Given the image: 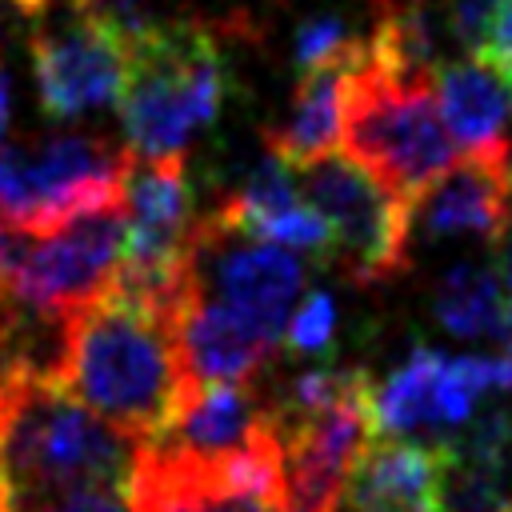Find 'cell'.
<instances>
[{"mask_svg":"<svg viewBox=\"0 0 512 512\" xmlns=\"http://www.w3.org/2000/svg\"><path fill=\"white\" fill-rule=\"evenodd\" d=\"M360 60H368V40L356 36L344 24V16L312 12L296 24V36H292L296 72H312V68H328V64H360Z\"/></svg>","mask_w":512,"mask_h":512,"instance_id":"cell-19","label":"cell"},{"mask_svg":"<svg viewBox=\"0 0 512 512\" xmlns=\"http://www.w3.org/2000/svg\"><path fill=\"white\" fill-rule=\"evenodd\" d=\"M268 436H276V408L264 404V396L252 384L192 380L172 420L160 428V436L144 444H164V448H180L196 456H220V452H244Z\"/></svg>","mask_w":512,"mask_h":512,"instance_id":"cell-13","label":"cell"},{"mask_svg":"<svg viewBox=\"0 0 512 512\" xmlns=\"http://www.w3.org/2000/svg\"><path fill=\"white\" fill-rule=\"evenodd\" d=\"M124 232V200L88 208L40 236L0 228V284L28 312L64 320L112 288L124 260Z\"/></svg>","mask_w":512,"mask_h":512,"instance_id":"cell-6","label":"cell"},{"mask_svg":"<svg viewBox=\"0 0 512 512\" xmlns=\"http://www.w3.org/2000/svg\"><path fill=\"white\" fill-rule=\"evenodd\" d=\"M476 60H484L488 68H496L504 76V84L512 88V0H504V8L496 12V20L488 28V40L480 44Z\"/></svg>","mask_w":512,"mask_h":512,"instance_id":"cell-23","label":"cell"},{"mask_svg":"<svg viewBox=\"0 0 512 512\" xmlns=\"http://www.w3.org/2000/svg\"><path fill=\"white\" fill-rule=\"evenodd\" d=\"M40 512H132V504L120 500V488H80L44 504Z\"/></svg>","mask_w":512,"mask_h":512,"instance_id":"cell-24","label":"cell"},{"mask_svg":"<svg viewBox=\"0 0 512 512\" xmlns=\"http://www.w3.org/2000/svg\"><path fill=\"white\" fill-rule=\"evenodd\" d=\"M196 284L280 344L304 288V264L280 244L224 232L204 216L196 224Z\"/></svg>","mask_w":512,"mask_h":512,"instance_id":"cell-9","label":"cell"},{"mask_svg":"<svg viewBox=\"0 0 512 512\" xmlns=\"http://www.w3.org/2000/svg\"><path fill=\"white\" fill-rule=\"evenodd\" d=\"M228 60L212 28L184 16L128 48L120 124L140 160L184 156L192 136L212 128L228 100Z\"/></svg>","mask_w":512,"mask_h":512,"instance_id":"cell-3","label":"cell"},{"mask_svg":"<svg viewBox=\"0 0 512 512\" xmlns=\"http://www.w3.org/2000/svg\"><path fill=\"white\" fill-rule=\"evenodd\" d=\"M300 192L332 228V260L356 284H384L408 268L412 212L352 156H320L300 168Z\"/></svg>","mask_w":512,"mask_h":512,"instance_id":"cell-8","label":"cell"},{"mask_svg":"<svg viewBox=\"0 0 512 512\" xmlns=\"http://www.w3.org/2000/svg\"><path fill=\"white\" fill-rule=\"evenodd\" d=\"M124 492L132 512H284L280 436L220 456L140 444Z\"/></svg>","mask_w":512,"mask_h":512,"instance_id":"cell-7","label":"cell"},{"mask_svg":"<svg viewBox=\"0 0 512 512\" xmlns=\"http://www.w3.org/2000/svg\"><path fill=\"white\" fill-rule=\"evenodd\" d=\"M344 148L412 204L452 160V136L432 96V76H392L364 60L348 80Z\"/></svg>","mask_w":512,"mask_h":512,"instance_id":"cell-4","label":"cell"},{"mask_svg":"<svg viewBox=\"0 0 512 512\" xmlns=\"http://www.w3.org/2000/svg\"><path fill=\"white\" fill-rule=\"evenodd\" d=\"M32 72L40 108L52 120H76L116 104L128 80V44L88 16L32 36Z\"/></svg>","mask_w":512,"mask_h":512,"instance_id":"cell-10","label":"cell"},{"mask_svg":"<svg viewBox=\"0 0 512 512\" xmlns=\"http://www.w3.org/2000/svg\"><path fill=\"white\" fill-rule=\"evenodd\" d=\"M76 16L96 20L100 28L116 32L128 48L140 44L144 36L184 20L180 16V0H68Z\"/></svg>","mask_w":512,"mask_h":512,"instance_id":"cell-20","label":"cell"},{"mask_svg":"<svg viewBox=\"0 0 512 512\" xmlns=\"http://www.w3.org/2000/svg\"><path fill=\"white\" fill-rule=\"evenodd\" d=\"M332 336H336V300L316 288L292 308L284 340L292 352H328Z\"/></svg>","mask_w":512,"mask_h":512,"instance_id":"cell-21","label":"cell"},{"mask_svg":"<svg viewBox=\"0 0 512 512\" xmlns=\"http://www.w3.org/2000/svg\"><path fill=\"white\" fill-rule=\"evenodd\" d=\"M136 448L56 380H28L0 416V488L12 512H40L80 488H128Z\"/></svg>","mask_w":512,"mask_h":512,"instance_id":"cell-2","label":"cell"},{"mask_svg":"<svg viewBox=\"0 0 512 512\" xmlns=\"http://www.w3.org/2000/svg\"><path fill=\"white\" fill-rule=\"evenodd\" d=\"M52 380L140 444L160 436L192 388L176 320L120 296L116 288L64 316Z\"/></svg>","mask_w":512,"mask_h":512,"instance_id":"cell-1","label":"cell"},{"mask_svg":"<svg viewBox=\"0 0 512 512\" xmlns=\"http://www.w3.org/2000/svg\"><path fill=\"white\" fill-rule=\"evenodd\" d=\"M436 348H412L404 364L388 372L380 388H372V424L376 432L412 436L436 424Z\"/></svg>","mask_w":512,"mask_h":512,"instance_id":"cell-18","label":"cell"},{"mask_svg":"<svg viewBox=\"0 0 512 512\" xmlns=\"http://www.w3.org/2000/svg\"><path fill=\"white\" fill-rule=\"evenodd\" d=\"M496 272H500V284H504V296H508V308H512V236L500 240V264H496Z\"/></svg>","mask_w":512,"mask_h":512,"instance_id":"cell-25","label":"cell"},{"mask_svg":"<svg viewBox=\"0 0 512 512\" xmlns=\"http://www.w3.org/2000/svg\"><path fill=\"white\" fill-rule=\"evenodd\" d=\"M0 512H12V508H8V496H4V488H0Z\"/></svg>","mask_w":512,"mask_h":512,"instance_id":"cell-29","label":"cell"},{"mask_svg":"<svg viewBox=\"0 0 512 512\" xmlns=\"http://www.w3.org/2000/svg\"><path fill=\"white\" fill-rule=\"evenodd\" d=\"M8 116H12V92H8V80L0 76V144H4V132H8Z\"/></svg>","mask_w":512,"mask_h":512,"instance_id":"cell-26","label":"cell"},{"mask_svg":"<svg viewBox=\"0 0 512 512\" xmlns=\"http://www.w3.org/2000/svg\"><path fill=\"white\" fill-rule=\"evenodd\" d=\"M8 4H12V8H20L28 20H40V16L52 8V0H8Z\"/></svg>","mask_w":512,"mask_h":512,"instance_id":"cell-27","label":"cell"},{"mask_svg":"<svg viewBox=\"0 0 512 512\" xmlns=\"http://www.w3.org/2000/svg\"><path fill=\"white\" fill-rule=\"evenodd\" d=\"M448 32L460 48H468V56L480 52V44L488 40V28L496 20V12L504 8V0H440Z\"/></svg>","mask_w":512,"mask_h":512,"instance_id":"cell-22","label":"cell"},{"mask_svg":"<svg viewBox=\"0 0 512 512\" xmlns=\"http://www.w3.org/2000/svg\"><path fill=\"white\" fill-rule=\"evenodd\" d=\"M132 152L92 132L0 144V228L52 232L72 216L120 204Z\"/></svg>","mask_w":512,"mask_h":512,"instance_id":"cell-5","label":"cell"},{"mask_svg":"<svg viewBox=\"0 0 512 512\" xmlns=\"http://www.w3.org/2000/svg\"><path fill=\"white\" fill-rule=\"evenodd\" d=\"M176 340H180L188 376L200 384L208 380L252 384L268 364V356L276 352V340H268L240 312L204 296L200 288L176 312Z\"/></svg>","mask_w":512,"mask_h":512,"instance_id":"cell-14","label":"cell"},{"mask_svg":"<svg viewBox=\"0 0 512 512\" xmlns=\"http://www.w3.org/2000/svg\"><path fill=\"white\" fill-rule=\"evenodd\" d=\"M444 480V440H368L348 472L344 504L360 512H444Z\"/></svg>","mask_w":512,"mask_h":512,"instance_id":"cell-12","label":"cell"},{"mask_svg":"<svg viewBox=\"0 0 512 512\" xmlns=\"http://www.w3.org/2000/svg\"><path fill=\"white\" fill-rule=\"evenodd\" d=\"M408 212L428 240L472 236L500 244L512 228V152H468L440 172Z\"/></svg>","mask_w":512,"mask_h":512,"instance_id":"cell-11","label":"cell"},{"mask_svg":"<svg viewBox=\"0 0 512 512\" xmlns=\"http://www.w3.org/2000/svg\"><path fill=\"white\" fill-rule=\"evenodd\" d=\"M436 104L452 144L464 152H512V88L484 60H444L432 72Z\"/></svg>","mask_w":512,"mask_h":512,"instance_id":"cell-15","label":"cell"},{"mask_svg":"<svg viewBox=\"0 0 512 512\" xmlns=\"http://www.w3.org/2000/svg\"><path fill=\"white\" fill-rule=\"evenodd\" d=\"M432 316L460 340L512 344V308L492 264H452L432 288Z\"/></svg>","mask_w":512,"mask_h":512,"instance_id":"cell-17","label":"cell"},{"mask_svg":"<svg viewBox=\"0 0 512 512\" xmlns=\"http://www.w3.org/2000/svg\"><path fill=\"white\" fill-rule=\"evenodd\" d=\"M336 512H360V508H352V504H344V500H340V504H336Z\"/></svg>","mask_w":512,"mask_h":512,"instance_id":"cell-28","label":"cell"},{"mask_svg":"<svg viewBox=\"0 0 512 512\" xmlns=\"http://www.w3.org/2000/svg\"><path fill=\"white\" fill-rule=\"evenodd\" d=\"M360 64H328V68L300 72L284 116L264 132L268 152H276L288 168H304V164L328 156L344 140L348 80Z\"/></svg>","mask_w":512,"mask_h":512,"instance_id":"cell-16","label":"cell"}]
</instances>
